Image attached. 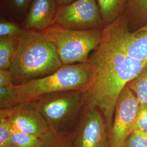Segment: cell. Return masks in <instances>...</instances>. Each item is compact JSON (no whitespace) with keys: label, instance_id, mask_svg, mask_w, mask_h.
I'll return each mask as SVG.
<instances>
[{"label":"cell","instance_id":"cell-1","mask_svg":"<svg viewBox=\"0 0 147 147\" xmlns=\"http://www.w3.org/2000/svg\"><path fill=\"white\" fill-rule=\"evenodd\" d=\"M88 62L94 70V79L84 92V105L94 106L100 109L110 132L119 95L141 73L147 62L134 59L126 53L112 22L104 27L101 42L90 53Z\"/></svg>","mask_w":147,"mask_h":147},{"label":"cell","instance_id":"cell-2","mask_svg":"<svg viewBox=\"0 0 147 147\" xmlns=\"http://www.w3.org/2000/svg\"><path fill=\"white\" fill-rule=\"evenodd\" d=\"M62 65L55 45L41 32L25 30L18 38L9 70L18 85L50 75Z\"/></svg>","mask_w":147,"mask_h":147},{"label":"cell","instance_id":"cell-3","mask_svg":"<svg viewBox=\"0 0 147 147\" xmlns=\"http://www.w3.org/2000/svg\"><path fill=\"white\" fill-rule=\"evenodd\" d=\"M94 79L88 62L62 65L53 73L16 85L19 104H26L43 95L67 90L86 92Z\"/></svg>","mask_w":147,"mask_h":147},{"label":"cell","instance_id":"cell-4","mask_svg":"<svg viewBox=\"0 0 147 147\" xmlns=\"http://www.w3.org/2000/svg\"><path fill=\"white\" fill-rule=\"evenodd\" d=\"M84 92L61 91L43 95L29 103L42 115L53 134L74 131L84 106Z\"/></svg>","mask_w":147,"mask_h":147},{"label":"cell","instance_id":"cell-5","mask_svg":"<svg viewBox=\"0 0 147 147\" xmlns=\"http://www.w3.org/2000/svg\"><path fill=\"white\" fill-rule=\"evenodd\" d=\"M41 32L55 45L63 65L88 62L103 36V29L70 30L56 25Z\"/></svg>","mask_w":147,"mask_h":147},{"label":"cell","instance_id":"cell-6","mask_svg":"<svg viewBox=\"0 0 147 147\" xmlns=\"http://www.w3.org/2000/svg\"><path fill=\"white\" fill-rule=\"evenodd\" d=\"M70 147H110V132L98 107L84 105L74 130Z\"/></svg>","mask_w":147,"mask_h":147},{"label":"cell","instance_id":"cell-7","mask_svg":"<svg viewBox=\"0 0 147 147\" xmlns=\"http://www.w3.org/2000/svg\"><path fill=\"white\" fill-rule=\"evenodd\" d=\"M53 25L70 30L103 29L96 0H75L58 5Z\"/></svg>","mask_w":147,"mask_h":147},{"label":"cell","instance_id":"cell-8","mask_svg":"<svg viewBox=\"0 0 147 147\" xmlns=\"http://www.w3.org/2000/svg\"><path fill=\"white\" fill-rule=\"evenodd\" d=\"M140 102L127 84L116 102L110 133V147H123L134 130Z\"/></svg>","mask_w":147,"mask_h":147},{"label":"cell","instance_id":"cell-9","mask_svg":"<svg viewBox=\"0 0 147 147\" xmlns=\"http://www.w3.org/2000/svg\"><path fill=\"white\" fill-rule=\"evenodd\" d=\"M0 116L8 120L12 129L23 133L45 136L52 132L42 115L29 104L1 109Z\"/></svg>","mask_w":147,"mask_h":147},{"label":"cell","instance_id":"cell-10","mask_svg":"<svg viewBox=\"0 0 147 147\" xmlns=\"http://www.w3.org/2000/svg\"><path fill=\"white\" fill-rule=\"evenodd\" d=\"M112 23L126 53L134 59L147 62V23L136 31H131L124 13Z\"/></svg>","mask_w":147,"mask_h":147},{"label":"cell","instance_id":"cell-11","mask_svg":"<svg viewBox=\"0 0 147 147\" xmlns=\"http://www.w3.org/2000/svg\"><path fill=\"white\" fill-rule=\"evenodd\" d=\"M58 7L57 0H33L24 23L26 30L42 32L53 26Z\"/></svg>","mask_w":147,"mask_h":147},{"label":"cell","instance_id":"cell-12","mask_svg":"<svg viewBox=\"0 0 147 147\" xmlns=\"http://www.w3.org/2000/svg\"><path fill=\"white\" fill-rule=\"evenodd\" d=\"M104 27L123 14L127 0H96Z\"/></svg>","mask_w":147,"mask_h":147},{"label":"cell","instance_id":"cell-13","mask_svg":"<svg viewBox=\"0 0 147 147\" xmlns=\"http://www.w3.org/2000/svg\"><path fill=\"white\" fill-rule=\"evenodd\" d=\"M13 147H45L47 142L53 137V132L45 136H38L23 133L12 129Z\"/></svg>","mask_w":147,"mask_h":147},{"label":"cell","instance_id":"cell-14","mask_svg":"<svg viewBox=\"0 0 147 147\" xmlns=\"http://www.w3.org/2000/svg\"><path fill=\"white\" fill-rule=\"evenodd\" d=\"M126 10L124 12L128 21L136 24L147 23V0H127Z\"/></svg>","mask_w":147,"mask_h":147},{"label":"cell","instance_id":"cell-15","mask_svg":"<svg viewBox=\"0 0 147 147\" xmlns=\"http://www.w3.org/2000/svg\"><path fill=\"white\" fill-rule=\"evenodd\" d=\"M19 37L0 38V70L9 69Z\"/></svg>","mask_w":147,"mask_h":147},{"label":"cell","instance_id":"cell-16","mask_svg":"<svg viewBox=\"0 0 147 147\" xmlns=\"http://www.w3.org/2000/svg\"><path fill=\"white\" fill-rule=\"evenodd\" d=\"M127 84L140 104H147V64L141 73Z\"/></svg>","mask_w":147,"mask_h":147},{"label":"cell","instance_id":"cell-17","mask_svg":"<svg viewBox=\"0 0 147 147\" xmlns=\"http://www.w3.org/2000/svg\"><path fill=\"white\" fill-rule=\"evenodd\" d=\"M16 84L0 87V110L19 105Z\"/></svg>","mask_w":147,"mask_h":147},{"label":"cell","instance_id":"cell-18","mask_svg":"<svg viewBox=\"0 0 147 147\" xmlns=\"http://www.w3.org/2000/svg\"><path fill=\"white\" fill-rule=\"evenodd\" d=\"M74 136V131L65 133L53 134L45 147H70Z\"/></svg>","mask_w":147,"mask_h":147},{"label":"cell","instance_id":"cell-19","mask_svg":"<svg viewBox=\"0 0 147 147\" xmlns=\"http://www.w3.org/2000/svg\"><path fill=\"white\" fill-rule=\"evenodd\" d=\"M11 124L3 117L0 116V147H13Z\"/></svg>","mask_w":147,"mask_h":147},{"label":"cell","instance_id":"cell-20","mask_svg":"<svg viewBox=\"0 0 147 147\" xmlns=\"http://www.w3.org/2000/svg\"><path fill=\"white\" fill-rule=\"evenodd\" d=\"M17 24L3 19L0 21V38L19 37L25 31Z\"/></svg>","mask_w":147,"mask_h":147},{"label":"cell","instance_id":"cell-21","mask_svg":"<svg viewBox=\"0 0 147 147\" xmlns=\"http://www.w3.org/2000/svg\"><path fill=\"white\" fill-rule=\"evenodd\" d=\"M123 147H147V132H134L128 137Z\"/></svg>","mask_w":147,"mask_h":147},{"label":"cell","instance_id":"cell-22","mask_svg":"<svg viewBox=\"0 0 147 147\" xmlns=\"http://www.w3.org/2000/svg\"><path fill=\"white\" fill-rule=\"evenodd\" d=\"M135 131L147 132V104H140L134 126Z\"/></svg>","mask_w":147,"mask_h":147},{"label":"cell","instance_id":"cell-23","mask_svg":"<svg viewBox=\"0 0 147 147\" xmlns=\"http://www.w3.org/2000/svg\"><path fill=\"white\" fill-rule=\"evenodd\" d=\"M14 84L12 74L9 69L0 70V87L9 86Z\"/></svg>","mask_w":147,"mask_h":147},{"label":"cell","instance_id":"cell-24","mask_svg":"<svg viewBox=\"0 0 147 147\" xmlns=\"http://www.w3.org/2000/svg\"><path fill=\"white\" fill-rule=\"evenodd\" d=\"M31 0H9L11 5L18 13L26 11Z\"/></svg>","mask_w":147,"mask_h":147},{"label":"cell","instance_id":"cell-25","mask_svg":"<svg viewBox=\"0 0 147 147\" xmlns=\"http://www.w3.org/2000/svg\"><path fill=\"white\" fill-rule=\"evenodd\" d=\"M74 1L75 0H57V2L58 5H64L71 3Z\"/></svg>","mask_w":147,"mask_h":147}]
</instances>
